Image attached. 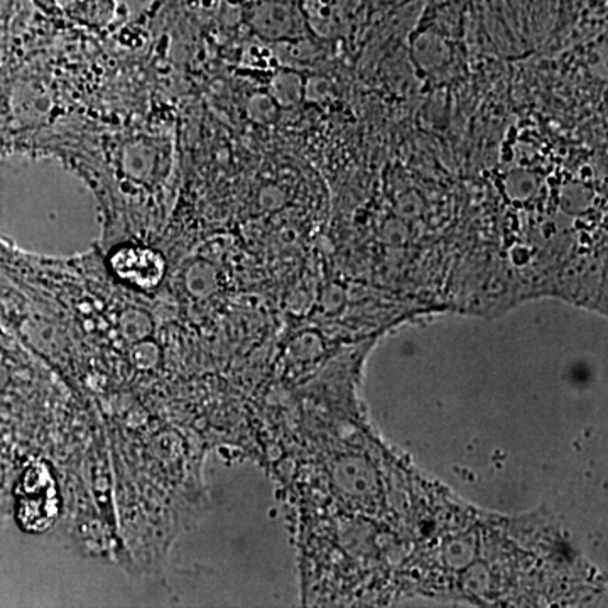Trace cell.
I'll use <instances>...</instances> for the list:
<instances>
[{"label": "cell", "instance_id": "obj_1", "mask_svg": "<svg viewBox=\"0 0 608 608\" xmlns=\"http://www.w3.org/2000/svg\"><path fill=\"white\" fill-rule=\"evenodd\" d=\"M19 524L31 532L45 531L58 516V492L51 475L45 467L26 470L19 482L18 494Z\"/></svg>", "mask_w": 608, "mask_h": 608}, {"label": "cell", "instance_id": "obj_2", "mask_svg": "<svg viewBox=\"0 0 608 608\" xmlns=\"http://www.w3.org/2000/svg\"><path fill=\"white\" fill-rule=\"evenodd\" d=\"M111 266L115 276L140 289L156 288L164 273L161 255L145 248L121 249L112 255Z\"/></svg>", "mask_w": 608, "mask_h": 608}, {"label": "cell", "instance_id": "obj_3", "mask_svg": "<svg viewBox=\"0 0 608 608\" xmlns=\"http://www.w3.org/2000/svg\"><path fill=\"white\" fill-rule=\"evenodd\" d=\"M58 9L83 24L102 23L112 9V0H56Z\"/></svg>", "mask_w": 608, "mask_h": 608}]
</instances>
